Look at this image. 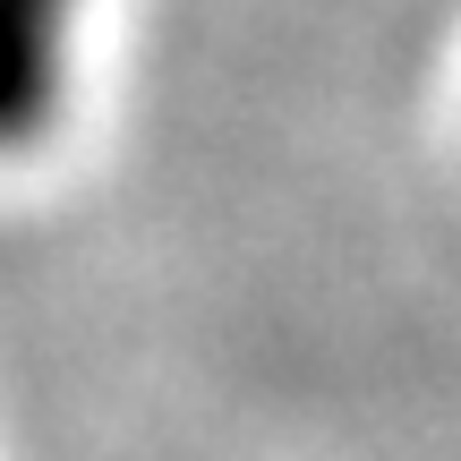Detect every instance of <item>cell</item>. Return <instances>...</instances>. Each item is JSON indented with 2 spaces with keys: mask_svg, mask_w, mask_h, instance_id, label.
<instances>
[{
  "mask_svg": "<svg viewBox=\"0 0 461 461\" xmlns=\"http://www.w3.org/2000/svg\"><path fill=\"white\" fill-rule=\"evenodd\" d=\"M77 9L86 0H0V154L51 137L77 68Z\"/></svg>",
  "mask_w": 461,
  "mask_h": 461,
  "instance_id": "6da1fadb",
  "label": "cell"
}]
</instances>
